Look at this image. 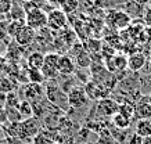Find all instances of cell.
Returning <instances> with one entry per match:
<instances>
[{
    "label": "cell",
    "instance_id": "cell-25",
    "mask_svg": "<svg viewBox=\"0 0 151 144\" xmlns=\"http://www.w3.org/2000/svg\"><path fill=\"white\" fill-rule=\"evenodd\" d=\"M18 111L21 112L24 119H28V118H32L33 116V107H32V102H29L28 100H22L19 102L18 105Z\"/></svg>",
    "mask_w": 151,
    "mask_h": 144
},
{
    "label": "cell",
    "instance_id": "cell-31",
    "mask_svg": "<svg viewBox=\"0 0 151 144\" xmlns=\"http://www.w3.org/2000/svg\"><path fill=\"white\" fill-rule=\"evenodd\" d=\"M9 125H10V121H9V116H7V111H6L4 107H0V126L4 129Z\"/></svg>",
    "mask_w": 151,
    "mask_h": 144
},
{
    "label": "cell",
    "instance_id": "cell-26",
    "mask_svg": "<svg viewBox=\"0 0 151 144\" xmlns=\"http://www.w3.org/2000/svg\"><path fill=\"white\" fill-rule=\"evenodd\" d=\"M79 7V1L78 0H63L61 4H60V9L64 11L65 14H69V13H75Z\"/></svg>",
    "mask_w": 151,
    "mask_h": 144
},
{
    "label": "cell",
    "instance_id": "cell-45",
    "mask_svg": "<svg viewBox=\"0 0 151 144\" xmlns=\"http://www.w3.org/2000/svg\"><path fill=\"white\" fill-rule=\"evenodd\" d=\"M150 6H151V0H150Z\"/></svg>",
    "mask_w": 151,
    "mask_h": 144
},
{
    "label": "cell",
    "instance_id": "cell-22",
    "mask_svg": "<svg viewBox=\"0 0 151 144\" xmlns=\"http://www.w3.org/2000/svg\"><path fill=\"white\" fill-rule=\"evenodd\" d=\"M27 79L29 80V83L42 85L45 82L46 78L43 76L40 69H31V68H27Z\"/></svg>",
    "mask_w": 151,
    "mask_h": 144
},
{
    "label": "cell",
    "instance_id": "cell-36",
    "mask_svg": "<svg viewBox=\"0 0 151 144\" xmlns=\"http://www.w3.org/2000/svg\"><path fill=\"white\" fill-rule=\"evenodd\" d=\"M133 1H134L137 6H142V7L150 4V0H133Z\"/></svg>",
    "mask_w": 151,
    "mask_h": 144
},
{
    "label": "cell",
    "instance_id": "cell-2",
    "mask_svg": "<svg viewBox=\"0 0 151 144\" xmlns=\"http://www.w3.org/2000/svg\"><path fill=\"white\" fill-rule=\"evenodd\" d=\"M60 54L57 53H47L45 54V62L42 67V74L46 79H55L60 75L58 72V61H60Z\"/></svg>",
    "mask_w": 151,
    "mask_h": 144
},
{
    "label": "cell",
    "instance_id": "cell-5",
    "mask_svg": "<svg viewBox=\"0 0 151 144\" xmlns=\"http://www.w3.org/2000/svg\"><path fill=\"white\" fill-rule=\"evenodd\" d=\"M68 97V105L71 108H82L89 102V97H87L85 87H79L75 86L67 93Z\"/></svg>",
    "mask_w": 151,
    "mask_h": 144
},
{
    "label": "cell",
    "instance_id": "cell-28",
    "mask_svg": "<svg viewBox=\"0 0 151 144\" xmlns=\"http://www.w3.org/2000/svg\"><path fill=\"white\" fill-rule=\"evenodd\" d=\"M25 25H27L25 21H10L9 22V36L14 39V37L17 36V33H18Z\"/></svg>",
    "mask_w": 151,
    "mask_h": 144
},
{
    "label": "cell",
    "instance_id": "cell-16",
    "mask_svg": "<svg viewBox=\"0 0 151 144\" xmlns=\"http://www.w3.org/2000/svg\"><path fill=\"white\" fill-rule=\"evenodd\" d=\"M85 92H86L89 100H101V98H104V96L101 93V86H99L94 80L93 82H86Z\"/></svg>",
    "mask_w": 151,
    "mask_h": 144
},
{
    "label": "cell",
    "instance_id": "cell-7",
    "mask_svg": "<svg viewBox=\"0 0 151 144\" xmlns=\"http://www.w3.org/2000/svg\"><path fill=\"white\" fill-rule=\"evenodd\" d=\"M46 97L51 104H54V105H57V107H61V105H63L61 102H64L65 105H68V97H67V94H65L64 92L54 83H51V85L47 86Z\"/></svg>",
    "mask_w": 151,
    "mask_h": 144
},
{
    "label": "cell",
    "instance_id": "cell-38",
    "mask_svg": "<svg viewBox=\"0 0 151 144\" xmlns=\"http://www.w3.org/2000/svg\"><path fill=\"white\" fill-rule=\"evenodd\" d=\"M47 1H49V3H51L53 6H60L63 0H47Z\"/></svg>",
    "mask_w": 151,
    "mask_h": 144
},
{
    "label": "cell",
    "instance_id": "cell-18",
    "mask_svg": "<svg viewBox=\"0 0 151 144\" xmlns=\"http://www.w3.org/2000/svg\"><path fill=\"white\" fill-rule=\"evenodd\" d=\"M75 64L78 65L81 69H83V68H89V67H92L93 61H92V57H90V54H89V51L86 50H81L75 56Z\"/></svg>",
    "mask_w": 151,
    "mask_h": 144
},
{
    "label": "cell",
    "instance_id": "cell-19",
    "mask_svg": "<svg viewBox=\"0 0 151 144\" xmlns=\"http://www.w3.org/2000/svg\"><path fill=\"white\" fill-rule=\"evenodd\" d=\"M134 132H136L139 136H142L143 139L147 137V136H151V119H142V121H137Z\"/></svg>",
    "mask_w": 151,
    "mask_h": 144
},
{
    "label": "cell",
    "instance_id": "cell-33",
    "mask_svg": "<svg viewBox=\"0 0 151 144\" xmlns=\"http://www.w3.org/2000/svg\"><path fill=\"white\" fill-rule=\"evenodd\" d=\"M7 36H9V22L0 21V40H6Z\"/></svg>",
    "mask_w": 151,
    "mask_h": 144
},
{
    "label": "cell",
    "instance_id": "cell-39",
    "mask_svg": "<svg viewBox=\"0 0 151 144\" xmlns=\"http://www.w3.org/2000/svg\"><path fill=\"white\" fill-rule=\"evenodd\" d=\"M143 144H151V136H147L143 139Z\"/></svg>",
    "mask_w": 151,
    "mask_h": 144
},
{
    "label": "cell",
    "instance_id": "cell-8",
    "mask_svg": "<svg viewBox=\"0 0 151 144\" xmlns=\"http://www.w3.org/2000/svg\"><path fill=\"white\" fill-rule=\"evenodd\" d=\"M119 110V104L115 100H112L111 97H105L99 100L97 102V112L101 114L103 116H108V118H112V116L118 112Z\"/></svg>",
    "mask_w": 151,
    "mask_h": 144
},
{
    "label": "cell",
    "instance_id": "cell-14",
    "mask_svg": "<svg viewBox=\"0 0 151 144\" xmlns=\"http://www.w3.org/2000/svg\"><path fill=\"white\" fill-rule=\"evenodd\" d=\"M134 118H136L137 121H142V119H151V104L147 101V98L136 104Z\"/></svg>",
    "mask_w": 151,
    "mask_h": 144
},
{
    "label": "cell",
    "instance_id": "cell-21",
    "mask_svg": "<svg viewBox=\"0 0 151 144\" xmlns=\"http://www.w3.org/2000/svg\"><path fill=\"white\" fill-rule=\"evenodd\" d=\"M130 122H132V119H129L128 116L122 115V114H119V112H116V114L112 116V123H114V126L121 130L128 129L129 126H130Z\"/></svg>",
    "mask_w": 151,
    "mask_h": 144
},
{
    "label": "cell",
    "instance_id": "cell-29",
    "mask_svg": "<svg viewBox=\"0 0 151 144\" xmlns=\"http://www.w3.org/2000/svg\"><path fill=\"white\" fill-rule=\"evenodd\" d=\"M6 111H7V116H9L10 123H15V122L24 121V118H22V115H21V112L18 111V108H6Z\"/></svg>",
    "mask_w": 151,
    "mask_h": 144
},
{
    "label": "cell",
    "instance_id": "cell-30",
    "mask_svg": "<svg viewBox=\"0 0 151 144\" xmlns=\"http://www.w3.org/2000/svg\"><path fill=\"white\" fill-rule=\"evenodd\" d=\"M13 4V0H0V14H9Z\"/></svg>",
    "mask_w": 151,
    "mask_h": 144
},
{
    "label": "cell",
    "instance_id": "cell-34",
    "mask_svg": "<svg viewBox=\"0 0 151 144\" xmlns=\"http://www.w3.org/2000/svg\"><path fill=\"white\" fill-rule=\"evenodd\" d=\"M143 21H144V25L151 28V6L146 7L144 10V15H143Z\"/></svg>",
    "mask_w": 151,
    "mask_h": 144
},
{
    "label": "cell",
    "instance_id": "cell-32",
    "mask_svg": "<svg viewBox=\"0 0 151 144\" xmlns=\"http://www.w3.org/2000/svg\"><path fill=\"white\" fill-rule=\"evenodd\" d=\"M126 144H143V137L139 136L136 132H133L128 136V140H126Z\"/></svg>",
    "mask_w": 151,
    "mask_h": 144
},
{
    "label": "cell",
    "instance_id": "cell-1",
    "mask_svg": "<svg viewBox=\"0 0 151 144\" xmlns=\"http://www.w3.org/2000/svg\"><path fill=\"white\" fill-rule=\"evenodd\" d=\"M47 22H49V14L43 9H39V7L31 11V13H28L27 17H25V24L35 31H40V29L46 28Z\"/></svg>",
    "mask_w": 151,
    "mask_h": 144
},
{
    "label": "cell",
    "instance_id": "cell-27",
    "mask_svg": "<svg viewBox=\"0 0 151 144\" xmlns=\"http://www.w3.org/2000/svg\"><path fill=\"white\" fill-rule=\"evenodd\" d=\"M22 100H19L18 94L15 92H11V93L6 94V102H4V107L6 108H18L19 102Z\"/></svg>",
    "mask_w": 151,
    "mask_h": 144
},
{
    "label": "cell",
    "instance_id": "cell-44",
    "mask_svg": "<svg viewBox=\"0 0 151 144\" xmlns=\"http://www.w3.org/2000/svg\"><path fill=\"white\" fill-rule=\"evenodd\" d=\"M51 144H60V143H51Z\"/></svg>",
    "mask_w": 151,
    "mask_h": 144
},
{
    "label": "cell",
    "instance_id": "cell-3",
    "mask_svg": "<svg viewBox=\"0 0 151 144\" xmlns=\"http://www.w3.org/2000/svg\"><path fill=\"white\" fill-rule=\"evenodd\" d=\"M105 21L115 29H125L126 27L130 25L132 18L128 13H125L122 10H110L105 17Z\"/></svg>",
    "mask_w": 151,
    "mask_h": 144
},
{
    "label": "cell",
    "instance_id": "cell-15",
    "mask_svg": "<svg viewBox=\"0 0 151 144\" xmlns=\"http://www.w3.org/2000/svg\"><path fill=\"white\" fill-rule=\"evenodd\" d=\"M28 68L31 69H42L43 62H45V54L40 51H33L28 56Z\"/></svg>",
    "mask_w": 151,
    "mask_h": 144
},
{
    "label": "cell",
    "instance_id": "cell-10",
    "mask_svg": "<svg viewBox=\"0 0 151 144\" xmlns=\"http://www.w3.org/2000/svg\"><path fill=\"white\" fill-rule=\"evenodd\" d=\"M46 94L45 89L42 87V85L37 83H28L25 86V100L29 102L40 101V98Z\"/></svg>",
    "mask_w": 151,
    "mask_h": 144
},
{
    "label": "cell",
    "instance_id": "cell-35",
    "mask_svg": "<svg viewBox=\"0 0 151 144\" xmlns=\"http://www.w3.org/2000/svg\"><path fill=\"white\" fill-rule=\"evenodd\" d=\"M6 68H7V57L0 56V74L4 72Z\"/></svg>",
    "mask_w": 151,
    "mask_h": 144
},
{
    "label": "cell",
    "instance_id": "cell-42",
    "mask_svg": "<svg viewBox=\"0 0 151 144\" xmlns=\"http://www.w3.org/2000/svg\"><path fill=\"white\" fill-rule=\"evenodd\" d=\"M147 101H148V102H150V104H151V93L148 94V96H147Z\"/></svg>",
    "mask_w": 151,
    "mask_h": 144
},
{
    "label": "cell",
    "instance_id": "cell-17",
    "mask_svg": "<svg viewBox=\"0 0 151 144\" xmlns=\"http://www.w3.org/2000/svg\"><path fill=\"white\" fill-rule=\"evenodd\" d=\"M33 144H51V143H57L55 135L50 130H40L35 137L32 139Z\"/></svg>",
    "mask_w": 151,
    "mask_h": 144
},
{
    "label": "cell",
    "instance_id": "cell-40",
    "mask_svg": "<svg viewBox=\"0 0 151 144\" xmlns=\"http://www.w3.org/2000/svg\"><path fill=\"white\" fill-rule=\"evenodd\" d=\"M25 1H28V0H13V3H15V4H21V6H22Z\"/></svg>",
    "mask_w": 151,
    "mask_h": 144
},
{
    "label": "cell",
    "instance_id": "cell-41",
    "mask_svg": "<svg viewBox=\"0 0 151 144\" xmlns=\"http://www.w3.org/2000/svg\"><path fill=\"white\" fill-rule=\"evenodd\" d=\"M147 71L151 74V56H150V58H148V65H147Z\"/></svg>",
    "mask_w": 151,
    "mask_h": 144
},
{
    "label": "cell",
    "instance_id": "cell-24",
    "mask_svg": "<svg viewBox=\"0 0 151 144\" xmlns=\"http://www.w3.org/2000/svg\"><path fill=\"white\" fill-rule=\"evenodd\" d=\"M11 92H15V83L9 76H1L0 78V93L9 94Z\"/></svg>",
    "mask_w": 151,
    "mask_h": 144
},
{
    "label": "cell",
    "instance_id": "cell-13",
    "mask_svg": "<svg viewBox=\"0 0 151 144\" xmlns=\"http://www.w3.org/2000/svg\"><path fill=\"white\" fill-rule=\"evenodd\" d=\"M58 72L60 75L64 76H69V75L75 74V62L72 58L68 56H61L58 61Z\"/></svg>",
    "mask_w": 151,
    "mask_h": 144
},
{
    "label": "cell",
    "instance_id": "cell-23",
    "mask_svg": "<svg viewBox=\"0 0 151 144\" xmlns=\"http://www.w3.org/2000/svg\"><path fill=\"white\" fill-rule=\"evenodd\" d=\"M134 111H136V104H133V102L124 101L122 104H119L118 112L125 116H128L129 119H133V118H134Z\"/></svg>",
    "mask_w": 151,
    "mask_h": 144
},
{
    "label": "cell",
    "instance_id": "cell-12",
    "mask_svg": "<svg viewBox=\"0 0 151 144\" xmlns=\"http://www.w3.org/2000/svg\"><path fill=\"white\" fill-rule=\"evenodd\" d=\"M105 64L108 65L107 69L110 72H119V71H124L125 68H128V58L125 56H114L108 58L105 61Z\"/></svg>",
    "mask_w": 151,
    "mask_h": 144
},
{
    "label": "cell",
    "instance_id": "cell-11",
    "mask_svg": "<svg viewBox=\"0 0 151 144\" xmlns=\"http://www.w3.org/2000/svg\"><path fill=\"white\" fill-rule=\"evenodd\" d=\"M147 64V57L143 53H132L128 57V68L132 72H139Z\"/></svg>",
    "mask_w": 151,
    "mask_h": 144
},
{
    "label": "cell",
    "instance_id": "cell-20",
    "mask_svg": "<svg viewBox=\"0 0 151 144\" xmlns=\"http://www.w3.org/2000/svg\"><path fill=\"white\" fill-rule=\"evenodd\" d=\"M10 17L11 21H25V17H27V13L24 11V7L21 4H15L14 3L10 13L7 14Z\"/></svg>",
    "mask_w": 151,
    "mask_h": 144
},
{
    "label": "cell",
    "instance_id": "cell-6",
    "mask_svg": "<svg viewBox=\"0 0 151 144\" xmlns=\"http://www.w3.org/2000/svg\"><path fill=\"white\" fill-rule=\"evenodd\" d=\"M67 22H68L67 14L61 9H53L50 11V14H49V22H47V27L50 29H53V31L65 29Z\"/></svg>",
    "mask_w": 151,
    "mask_h": 144
},
{
    "label": "cell",
    "instance_id": "cell-43",
    "mask_svg": "<svg viewBox=\"0 0 151 144\" xmlns=\"http://www.w3.org/2000/svg\"><path fill=\"white\" fill-rule=\"evenodd\" d=\"M1 130H3V128H1V126H0V132H1Z\"/></svg>",
    "mask_w": 151,
    "mask_h": 144
},
{
    "label": "cell",
    "instance_id": "cell-37",
    "mask_svg": "<svg viewBox=\"0 0 151 144\" xmlns=\"http://www.w3.org/2000/svg\"><path fill=\"white\" fill-rule=\"evenodd\" d=\"M32 1L37 6V7H40V9H43V7H45V4H46V1H47V0H32Z\"/></svg>",
    "mask_w": 151,
    "mask_h": 144
},
{
    "label": "cell",
    "instance_id": "cell-4",
    "mask_svg": "<svg viewBox=\"0 0 151 144\" xmlns=\"http://www.w3.org/2000/svg\"><path fill=\"white\" fill-rule=\"evenodd\" d=\"M40 132V123L35 116L24 119L19 123V139H33Z\"/></svg>",
    "mask_w": 151,
    "mask_h": 144
},
{
    "label": "cell",
    "instance_id": "cell-9",
    "mask_svg": "<svg viewBox=\"0 0 151 144\" xmlns=\"http://www.w3.org/2000/svg\"><path fill=\"white\" fill-rule=\"evenodd\" d=\"M35 37H36V31L32 28H29L28 25H25V27L17 33V36L14 37V40L17 42L18 46L25 47V46H29V44L35 40Z\"/></svg>",
    "mask_w": 151,
    "mask_h": 144
}]
</instances>
